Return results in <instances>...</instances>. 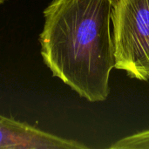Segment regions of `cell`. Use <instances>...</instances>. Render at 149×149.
<instances>
[{
  "mask_svg": "<svg viewBox=\"0 0 149 149\" xmlns=\"http://www.w3.org/2000/svg\"><path fill=\"white\" fill-rule=\"evenodd\" d=\"M4 1H5V0H0V4H2Z\"/></svg>",
  "mask_w": 149,
  "mask_h": 149,
  "instance_id": "cell-5",
  "label": "cell"
},
{
  "mask_svg": "<svg viewBox=\"0 0 149 149\" xmlns=\"http://www.w3.org/2000/svg\"><path fill=\"white\" fill-rule=\"evenodd\" d=\"M112 149H149V129L127 136L110 146Z\"/></svg>",
  "mask_w": 149,
  "mask_h": 149,
  "instance_id": "cell-4",
  "label": "cell"
},
{
  "mask_svg": "<svg viewBox=\"0 0 149 149\" xmlns=\"http://www.w3.org/2000/svg\"><path fill=\"white\" fill-rule=\"evenodd\" d=\"M0 148L86 149L87 147L0 114Z\"/></svg>",
  "mask_w": 149,
  "mask_h": 149,
  "instance_id": "cell-3",
  "label": "cell"
},
{
  "mask_svg": "<svg viewBox=\"0 0 149 149\" xmlns=\"http://www.w3.org/2000/svg\"><path fill=\"white\" fill-rule=\"evenodd\" d=\"M115 68L149 79V0H113Z\"/></svg>",
  "mask_w": 149,
  "mask_h": 149,
  "instance_id": "cell-2",
  "label": "cell"
},
{
  "mask_svg": "<svg viewBox=\"0 0 149 149\" xmlns=\"http://www.w3.org/2000/svg\"><path fill=\"white\" fill-rule=\"evenodd\" d=\"M113 0H52L44 10L41 56L54 77L90 102L110 93L115 68Z\"/></svg>",
  "mask_w": 149,
  "mask_h": 149,
  "instance_id": "cell-1",
  "label": "cell"
}]
</instances>
